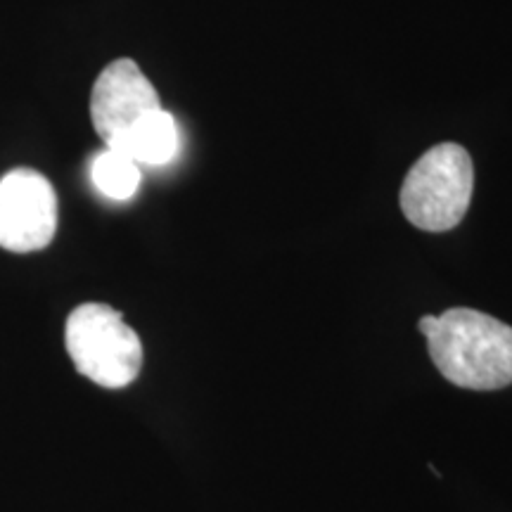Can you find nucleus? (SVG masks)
I'll return each instance as SVG.
<instances>
[{
	"mask_svg": "<svg viewBox=\"0 0 512 512\" xmlns=\"http://www.w3.org/2000/svg\"><path fill=\"white\" fill-rule=\"evenodd\" d=\"M434 366L448 382L475 392H496L512 384V328L475 309H448L422 316Z\"/></svg>",
	"mask_w": 512,
	"mask_h": 512,
	"instance_id": "f257e3e1",
	"label": "nucleus"
},
{
	"mask_svg": "<svg viewBox=\"0 0 512 512\" xmlns=\"http://www.w3.org/2000/svg\"><path fill=\"white\" fill-rule=\"evenodd\" d=\"M475 190V164L463 145L441 143L411 166L401 185V211L415 228L444 233L465 219Z\"/></svg>",
	"mask_w": 512,
	"mask_h": 512,
	"instance_id": "f03ea898",
	"label": "nucleus"
},
{
	"mask_svg": "<svg viewBox=\"0 0 512 512\" xmlns=\"http://www.w3.org/2000/svg\"><path fill=\"white\" fill-rule=\"evenodd\" d=\"M64 344L74 368L105 389H124L143 368V342L117 309L88 302L64 325Z\"/></svg>",
	"mask_w": 512,
	"mask_h": 512,
	"instance_id": "7ed1b4c3",
	"label": "nucleus"
},
{
	"mask_svg": "<svg viewBox=\"0 0 512 512\" xmlns=\"http://www.w3.org/2000/svg\"><path fill=\"white\" fill-rule=\"evenodd\" d=\"M57 233L53 183L34 169H12L0 178V247L29 254L46 249Z\"/></svg>",
	"mask_w": 512,
	"mask_h": 512,
	"instance_id": "20e7f679",
	"label": "nucleus"
},
{
	"mask_svg": "<svg viewBox=\"0 0 512 512\" xmlns=\"http://www.w3.org/2000/svg\"><path fill=\"white\" fill-rule=\"evenodd\" d=\"M162 107L157 88L133 60L107 64L91 93V119L105 147L119 150L140 119Z\"/></svg>",
	"mask_w": 512,
	"mask_h": 512,
	"instance_id": "39448f33",
	"label": "nucleus"
},
{
	"mask_svg": "<svg viewBox=\"0 0 512 512\" xmlns=\"http://www.w3.org/2000/svg\"><path fill=\"white\" fill-rule=\"evenodd\" d=\"M136 164L145 166H166L178 157L181 150V131L174 114L164 107L150 112L133 126L124 143L119 147Z\"/></svg>",
	"mask_w": 512,
	"mask_h": 512,
	"instance_id": "423d86ee",
	"label": "nucleus"
},
{
	"mask_svg": "<svg viewBox=\"0 0 512 512\" xmlns=\"http://www.w3.org/2000/svg\"><path fill=\"white\" fill-rule=\"evenodd\" d=\"M91 178L102 195L110 200L126 202L140 188V164L133 162L126 152L105 147L91 164Z\"/></svg>",
	"mask_w": 512,
	"mask_h": 512,
	"instance_id": "0eeeda50",
	"label": "nucleus"
}]
</instances>
